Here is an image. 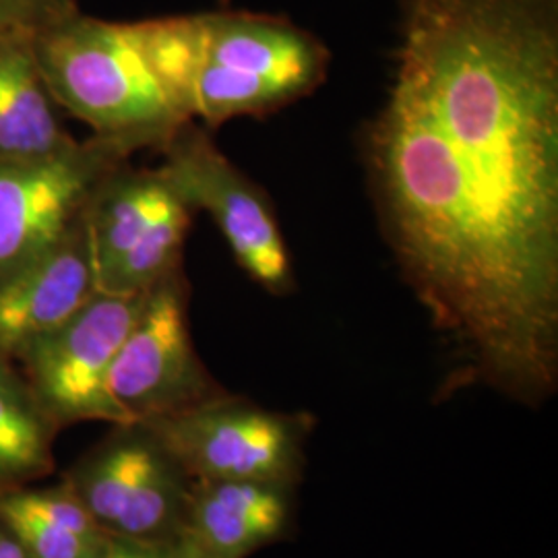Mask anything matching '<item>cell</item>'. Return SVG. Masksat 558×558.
<instances>
[{"instance_id": "obj_16", "label": "cell", "mask_w": 558, "mask_h": 558, "mask_svg": "<svg viewBox=\"0 0 558 558\" xmlns=\"http://www.w3.org/2000/svg\"><path fill=\"white\" fill-rule=\"evenodd\" d=\"M80 13L77 0H0V25L36 36Z\"/></svg>"}, {"instance_id": "obj_20", "label": "cell", "mask_w": 558, "mask_h": 558, "mask_svg": "<svg viewBox=\"0 0 558 558\" xmlns=\"http://www.w3.org/2000/svg\"><path fill=\"white\" fill-rule=\"evenodd\" d=\"M2 29H4V27H2V25H0V32H2Z\"/></svg>"}, {"instance_id": "obj_6", "label": "cell", "mask_w": 558, "mask_h": 558, "mask_svg": "<svg viewBox=\"0 0 558 558\" xmlns=\"http://www.w3.org/2000/svg\"><path fill=\"white\" fill-rule=\"evenodd\" d=\"M193 480H274L299 484L315 418L276 412L226 393L193 410L145 420Z\"/></svg>"}, {"instance_id": "obj_2", "label": "cell", "mask_w": 558, "mask_h": 558, "mask_svg": "<svg viewBox=\"0 0 558 558\" xmlns=\"http://www.w3.org/2000/svg\"><path fill=\"white\" fill-rule=\"evenodd\" d=\"M199 13L106 21L77 13L32 36L60 108L129 151L158 149L193 122Z\"/></svg>"}, {"instance_id": "obj_4", "label": "cell", "mask_w": 558, "mask_h": 558, "mask_svg": "<svg viewBox=\"0 0 558 558\" xmlns=\"http://www.w3.org/2000/svg\"><path fill=\"white\" fill-rule=\"evenodd\" d=\"M60 480L110 538L168 546L182 534L193 478L145 422L114 424Z\"/></svg>"}, {"instance_id": "obj_12", "label": "cell", "mask_w": 558, "mask_h": 558, "mask_svg": "<svg viewBox=\"0 0 558 558\" xmlns=\"http://www.w3.org/2000/svg\"><path fill=\"white\" fill-rule=\"evenodd\" d=\"M296 486L274 480H193L182 536L209 558H246L294 527Z\"/></svg>"}, {"instance_id": "obj_8", "label": "cell", "mask_w": 558, "mask_h": 558, "mask_svg": "<svg viewBox=\"0 0 558 558\" xmlns=\"http://www.w3.org/2000/svg\"><path fill=\"white\" fill-rule=\"evenodd\" d=\"M184 267L154 283L120 343L108 387L133 422L166 418L230 393L203 364L189 325Z\"/></svg>"}, {"instance_id": "obj_14", "label": "cell", "mask_w": 558, "mask_h": 558, "mask_svg": "<svg viewBox=\"0 0 558 558\" xmlns=\"http://www.w3.org/2000/svg\"><path fill=\"white\" fill-rule=\"evenodd\" d=\"M0 523L29 558H101L117 542L62 480L54 486L29 484L0 493Z\"/></svg>"}, {"instance_id": "obj_9", "label": "cell", "mask_w": 558, "mask_h": 558, "mask_svg": "<svg viewBox=\"0 0 558 558\" xmlns=\"http://www.w3.org/2000/svg\"><path fill=\"white\" fill-rule=\"evenodd\" d=\"M143 299L145 292H98L71 319L29 341L13 360L59 430L77 422H133L112 398L108 377Z\"/></svg>"}, {"instance_id": "obj_11", "label": "cell", "mask_w": 558, "mask_h": 558, "mask_svg": "<svg viewBox=\"0 0 558 558\" xmlns=\"http://www.w3.org/2000/svg\"><path fill=\"white\" fill-rule=\"evenodd\" d=\"M98 294L85 218L41 257L0 283V354L21 350L71 319Z\"/></svg>"}, {"instance_id": "obj_15", "label": "cell", "mask_w": 558, "mask_h": 558, "mask_svg": "<svg viewBox=\"0 0 558 558\" xmlns=\"http://www.w3.org/2000/svg\"><path fill=\"white\" fill-rule=\"evenodd\" d=\"M57 435L17 364L0 354V493L52 474Z\"/></svg>"}, {"instance_id": "obj_13", "label": "cell", "mask_w": 558, "mask_h": 558, "mask_svg": "<svg viewBox=\"0 0 558 558\" xmlns=\"http://www.w3.org/2000/svg\"><path fill=\"white\" fill-rule=\"evenodd\" d=\"M29 34L0 32V163L44 160L77 141L62 122Z\"/></svg>"}, {"instance_id": "obj_1", "label": "cell", "mask_w": 558, "mask_h": 558, "mask_svg": "<svg viewBox=\"0 0 558 558\" xmlns=\"http://www.w3.org/2000/svg\"><path fill=\"white\" fill-rule=\"evenodd\" d=\"M364 161L449 387L536 408L558 385V0H396Z\"/></svg>"}, {"instance_id": "obj_17", "label": "cell", "mask_w": 558, "mask_h": 558, "mask_svg": "<svg viewBox=\"0 0 558 558\" xmlns=\"http://www.w3.org/2000/svg\"><path fill=\"white\" fill-rule=\"evenodd\" d=\"M166 546H147L135 542H122L117 539L108 555L101 558H161Z\"/></svg>"}, {"instance_id": "obj_18", "label": "cell", "mask_w": 558, "mask_h": 558, "mask_svg": "<svg viewBox=\"0 0 558 558\" xmlns=\"http://www.w3.org/2000/svg\"><path fill=\"white\" fill-rule=\"evenodd\" d=\"M161 558H209L203 550H201L199 546L195 544V542H191V539L186 538V536H182L180 534L179 538L174 539L172 544H168L166 546V550H163V557Z\"/></svg>"}, {"instance_id": "obj_19", "label": "cell", "mask_w": 558, "mask_h": 558, "mask_svg": "<svg viewBox=\"0 0 558 558\" xmlns=\"http://www.w3.org/2000/svg\"><path fill=\"white\" fill-rule=\"evenodd\" d=\"M0 558H29L20 539L11 534L4 523H0Z\"/></svg>"}, {"instance_id": "obj_5", "label": "cell", "mask_w": 558, "mask_h": 558, "mask_svg": "<svg viewBox=\"0 0 558 558\" xmlns=\"http://www.w3.org/2000/svg\"><path fill=\"white\" fill-rule=\"evenodd\" d=\"M193 209L161 168L120 163L87 205L96 286L101 294L135 296L184 267Z\"/></svg>"}, {"instance_id": "obj_7", "label": "cell", "mask_w": 558, "mask_h": 558, "mask_svg": "<svg viewBox=\"0 0 558 558\" xmlns=\"http://www.w3.org/2000/svg\"><path fill=\"white\" fill-rule=\"evenodd\" d=\"M161 154L163 174L193 211L203 209L216 221L244 274L274 296L290 294L296 286L292 259L265 189L234 166L195 120Z\"/></svg>"}, {"instance_id": "obj_10", "label": "cell", "mask_w": 558, "mask_h": 558, "mask_svg": "<svg viewBox=\"0 0 558 558\" xmlns=\"http://www.w3.org/2000/svg\"><path fill=\"white\" fill-rule=\"evenodd\" d=\"M131 154L92 137L44 160L0 163V283L41 257L83 218L106 179Z\"/></svg>"}, {"instance_id": "obj_3", "label": "cell", "mask_w": 558, "mask_h": 558, "mask_svg": "<svg viewBox=\"0 0 558 558\" xmlns=\"http://www.w3.org/2000/svg\"><path fill=\"white\" fill-rule=\"evenodd\" d=\"M199 27L193 114L207 129L278 112L327 80L329 48L283 15L218 9Z\"/></svg>"}]
</instances>
